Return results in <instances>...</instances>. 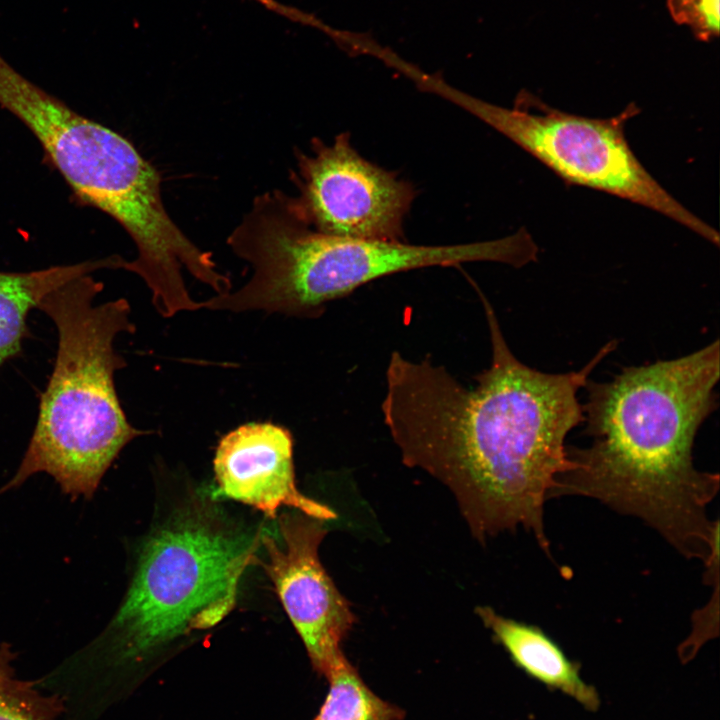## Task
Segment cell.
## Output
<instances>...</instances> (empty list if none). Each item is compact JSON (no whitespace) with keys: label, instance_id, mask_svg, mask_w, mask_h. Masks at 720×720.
I'll list each match as a JSON object with an SVG mask.
<instances>
[{"label":"cell","instance_id":"obj_1","mask_svg":"<svg viewBox=\"0 0 720 720\" xmlns=\"http://www.w3.org/2000/svg\"><path fill=\"white\" fill-rule=\"evenodd\" d=\"M477 291L491 340L489 368L467 388L444 367L393 351L384 423L403 462L452 491L473 536L484 540L521 527L549 554L544 505L557 478L572 468L565 440L584 420L577 393L617 342L580 370L541 372L515 357L488 298Z\"/></svg>","mask_w":720,"mask_h":720},{"label":"cell","instance_id":"obj_2","mask_svg":"<svg viewBox=\"0 0 720 720\" xmlns=\"http://www.w3.org/2000/svg\"><path fill=\"white\" fill-rule=\"evenodd\" d=\"M719 340L691 354L625 367L584 387L591 443L567 447L572 468L550 498L583 496L640 518L686 558L707 561L719 522L707 508L719 475L696 469L697 432L717 408Z\"/></svg>","mask_w":720,"mask_h":720},{"label":"cell","instance_id":"obj_3","mask_svg":"<svg viewBox=\"0 0 720 720\" xmlns=\"http://www.w3.org/2000/svg\"><path fill=\"white\" fill-rule=\"evenodd\" d=\"M258 535L226 524L204 507L176 513L142 547L107 627L50 671L56 689L78 707L100 709L118 670L190 630L219 623L255 560Z\"/></svg>","mask_w":720,"mask_h":720},{"label":"cell","instance_id":"obj_4","mask_svg":"<svg viewBox=\"0 0 720 720\" xmlns=\"http://www.w3.org/2000/svg\"><path fill=\"white\" fill-rule=\"evenodd\" d=\"M227 243L249 264L251 277L238 290L204 301V308L308 319L320 317L332 300L383 276L479 261L522 267L538 256L525 229L496 240L433 246L324 234L297 214L291 196L282 191L258 195Z\"/></svg>","mask_w":720,"mask_h":720},{"label":"cell","instance_id":"obj_5","mask_svg":"<svg viewBox=\"0 0 720 720\" xmlns=\"http://www.w3.org/2000/svg\"><path fill=\"white\" fill-rule=\"evenodd\" d=\"M102 290L103 283L87 274L39 302L37 309L57 330L56 359L27 449L0 494L46 473L71 500L91 499L122 449L145 434L128 421L114 382L127 365L114 340L136 330L130 304L125 298L94 304Z\"/></svg>","mask_w":720,"mask_h":720},{"label":"cell","instance_id":"obj_6","mask_svg":"<svg viewBox=\"0 0 720 720\" xmlns=\"http://www.w3.org/2000/svg\"><path fill=\"white\" fill-rule=\"evenodd\" d=\"M0 106L32 132L79 203L129 234L137 256L128 271L164 286L197 265L201 249L167 213L159 174L130 141L29 81L1 54Z\"/></svg>","mask_w":720,"mask_h":720},{"label":"cell","instance_id":"obj_7","mask_svg":"<svg viewBox=\"0 0 720 720\" xmlns=\"http://www.w3.org/2000/svg\"><path fill=\"white\" fill-rule=\"evenodd\" d=\"M434 93L474 115L569 184L588 187L650 208L719 245L718 232L689 211L646 170L629 146L630 104L611 118H589L549 107L537 96H518L514 108L495 105L440 81Z\"/></svg>","mask_w":720,"mask_h":720},{"label":"cell","instance_id":"obj_8","mask_svg":"<svg viewBox=\"0 0 720 720\" xmlns=\"http://www.w3.org/2000/svg\"><path fill=\"white\" fill-rule=\"evenodd\" d=\"M291 196L297 214L333 236L403 242L404 219L416 197L413 184L362 157L342 132L327 144L314 138L297 153Z\"/></svg>","mask_w":720,"mask_h":720},{"label":"cell","instance_id":"obj_9","mask_svg":"<svg viewBox=\"0 0 720 720\" xmlns=\"http://www.w3.org/2000/svg\"><path fill=\"white\" fill-rule=\"evenodd\" d=\"M280 539L267 534L262 566L299 634L313 669L327 677L345 655L342 642L356 617L318 556L327 534L323 521L304 514H283L278 520Z\"/></svg>","mask_w":720,"mask_h":720},{"label":"cell","instance_id":"obj_10","mask_svg":"<svg viewBox=\"0 0 720 720\" xmlns=\"http://www.w3.org/2000/svg\"><path fill=\"white\" fill-rule=\"evenodd\" d=\"M213 466L217 496L252 506L270 518L276 517L281 506L321 521L337 516L298 490L293 439L282 426L250 422L230 431L218 443Z\"/></svg>","mask_w":720,"mask_h":720},{"label":"cell","instance_id":"obj_11","mask_svg":"<svg viewBox=\"0 0 720 720\" xmlns=\"http://www.w3.org/2000/svg\"><path fill=\"white\" fill-rule=\"evenodd\" d=\"M476 613L514 665L527 676L570 697L586 710L598 709L597 690L583 680L579 665L544 630L505 617L488 606L478 607Z\"/></svg>","mask_w":720,"mask_h":720},{"label":"cell","instance_id":"obj_12","mask_svg":"<svg viewBox=\"0 0 720 720\" xmlns=\"http://www.w3.org/2000/svg\"><path fill=\"white\" fill-rule=\"evenodd\" d=\"M124 262L121 256L113 255L29 272L0 271V367L22 355L24 340L31 335L28 315L45 295L97 270L120 269Z\"/></svg>","mask_w":720,"mask_h":720},{"label":"cell","instance_id":"obj_13","mask_svg":"<svg viewBox=\"0 0 720 720\" xmlns=\"http://www.w3.org/2000/svg\"><path fill=\"white\" fill-rule=\"evenodd\" d=\"M329 691L313 720H402L404 710L375 694L343 656L326 677Z\"/></svg>","mask_w":720,"mask_h":720},{"label":"cell","instance_id":"obj_14","mask_svg":"<svg viewBox=\"0 0 720 720\" xmlns=\"http://www.w3.org/2000/svg\"><path fill=\"white\" fill-rule=\"evenodd\" d=\"M10 643H0V720H64L62 700L36 680L18 677Z\"/></svg>","mask_w":720,"mask_h":720},{"label":"cell","instance_id":"obj_15","mask_svg":"<svg viewBox=\"0 0 720 720\" xmlns=\"http://www.w3.org/2000/svg\"><path fill=\"white\" fill-rule=\"evenodd\" d=\"M673 20L704 42L719 34V0H666Z\"/></svg>","mask_w":720,"mask_h":720}]
</instances>
